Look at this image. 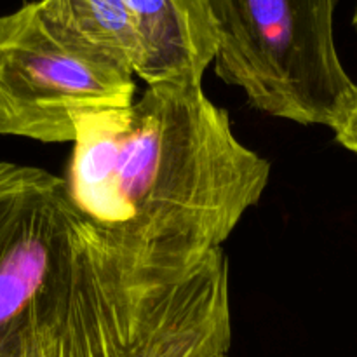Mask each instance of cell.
I'll use <instances>...</instances> for the list:
<instances>
[{
    "label": "cell",
    "instance_id": "cell-1",
    "mask_svg": "<svg viewBox=\"0 0 357 357\" xmlns=\"http://www.w3.org/2000/svg\"><path fill=\"white\" fill-rule=\"evenodd\" d=\"M65 181L131 271L176 281L223 251L264 197L271 162L202 86L157 84L128 107L77 119Z\"/></svg>",
    "mask_w": 357,
    "mask_h": 357
},
{
    "label": "cell",
    "instance_id": "cell-2",
    "mask_svg": "<svg viewBox=\"0 0 357 357\" xmlns=\"http://www.w3.org/2000/svg\"><path fill=\"white\" fill-rule=\"evenodd\" d=\"M338 0H211L215 72L255 110L330 128L354 80L335 42Z\"/></svg>",
    "mask_w": 357,
    "mask_h": 357
},
{
    "label": "cell",
    "instance_id": "cell-3",
    "mask_svg": "<svg viewBox=\"0 0 357 357\" xmlns=\"http://www.w3.org/2000/svg\"><path fill=\"white\" fill-rule=\"evenodd\" d=\"M135 77L63 30L40 0L0 14V136L73 143L77 119L135 101Z\"/></svg>",
    "mask_w": 357,
    "mask_h": 357
},
{
    "label": "cell",
    "instance_id": "cell-4",
    "mask_svg": "<svg viewBox=\"0 0 357 357\" xmlns=\"http://www.w3.org/2000/svg\"><path fill=\"white\" fill-rule=\"evenodd\" d=\"M89 223L65 178L0 160V357H17L75 282Z\"/></svg>",
    "mask_w": 357,
    "mask_h": 357
},
{
    "label": "cell",
    "instance_id": "cell-5",
    "mask_svg": "<svg viewBox=\"0 0 357 357\" xmlns=\"http://www.w3.org/2000/svg\"><path fill=\"white\" fill-rule=\"evenodd\" d=\"M132 302L128 268L93 227L65 305L20 357H117Z\"/></svg>",
    "mask_w": 357,
    "mask_h": 357
},
{
    "label": "cell",
    "instance_id": "cell-6",
    "mask_svg": "<svg viewBox=\"0 0 357 357\" xmlns=\"http://www.w3.org/2000/svg\"><path fill=\"white\" fill-rule=\"evenodd\" d=\"M145 47L139 72L146 86L195 84L218 51L211 0H126Z\"/></svg>",
    "mask_w": 357,
    "mask_h": 357
},
{
    "label": "cell",
    "instance_id": "cell-7",
    "mask_svg": "<svg viewBox=\"0 0 357 357\" xmlns=\"http://www.w3.org/2000/svg\"><path fill=\"white\" fill-rule=\"evenodd\" d=\"M40 6L77 40L139 75L145 47L126 0H40Z\"/></svg>",
    "mask_w": 357,
    "mask_h": 357
},
{
    "label": "cell",
    "instance_id": "cell-8",
    "mask_svg": "<svg viewBox=\"0 0 357 357\" xmlns=\"http://www.w3.org/2000/svg\"><path fill=\"white\" fill-rule=\"evenodd\" d=\"M330 129L345 150L357 155V84L352 87Z\"/></svg>",
    "mask_w": 357,
    "mask_h": 357
},
{
    "label": "cell",
    "instance_id": "cell-9",
    "mask_svg": "<svg viewBox=\"0 0 357 357\" xmlns=\"http://www.w3.org/2000/svg\"><path fill=\"white\" fill-rule=\"evenodd\" d=\"M352 26H354V30L357 33V0H356V6H354V13H352Z\"/></svg>",
    "mask_w": 357,
    "mask_h": 357
}]
</instances>
